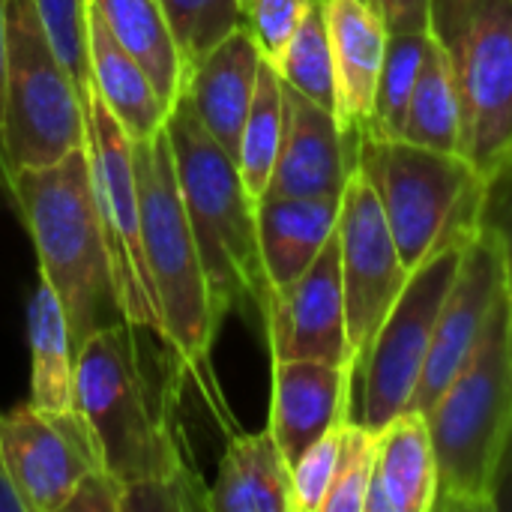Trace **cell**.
Instances as JSON below:
<instances>
[{
  "label": "cell",
  "mask_w": 512,
  "mask_h": 512,
  "mask_svg": "<svg viewBox=\"0 0 512 512\" xmlns=\"http://www.w3.org/2000/svg\"><path fill=\"white\" fill-rule=\"evenodd\" d=\"M150 336V327L120 318L78 348V411L102 468L126 486L195 468L177 420L189 369L165 339L153 345Z\"/></svg>",
  "instance_id": "1"
},
{
  "label": "cell",
  "mask_w": 512,
  "mask_h": 512,
  "mask_svg": "<svg viewBox=\"0 0 512 512\" xmlns=\"http://www.w3.org/2000/svg\"><path fill=\"white\" fill-rule=\"evenodd\" d=\"M12 204L33 240L39 279L54 288L78 351L96 330L123 318L87 147L54 165L18 171Z\"/></svg>",
  "instance_id": "2"
},
{
  "label": "cell",
  "mask_w": 512,
  "mask_h": 512,
  "mask_svg": "<svg viewBox=\"0 0 512 512\" xmlns=\"http://www.w3.org/2000/svg\"><path fill=\"white\" fill-rule=\"evenodd\" d=\"M180 195L207 273L219 321L234 309H255L264 321L273 288L258 246V216L234 156L201 126L180 96L165 123Z\"/></svg>",
  "instance_id": "3"
},
{
  "label": "cell",
  "mask_w": 512,
  "mask_h": 512,
  "mask_svg": "<svg viewBox=\"0 0 512 512\" xmlns=\"http://www.w3.org/2000/svg\"><path fill=\"white\" fill-rule=\"evenodd\" d=\"M438 456V510L492 512L495 480L512 432V300L492 321L441 399L426 411Z\"/></svg>",
  "instance_id": "4"
},
{
  "label": "cell",
  "mask_w": 512,
  "mask_h": 512,
  "mask_svg": "<svg viewBox=\"0 0 512 512\" xmlns=\"http://www.w3.org/2000/svg\"><path fill=\"white\" fill-rule=\"evenodd\" d=\"M357 171L372 183L408 270L483 228L489 183L462 153H441L405 138L363 135Z\"/></svg>",
  "instance_id": "5"
},
{
  "label": "cell",
  "mask_w": 512,
  "mask_h": 512,
  "mask_svg": "<svg viewBox=\"0 0 512 512\" xmlns=\"http://www.w3.org/2000/svg\"><path fill=\"white\" fill-rule=\"evenodd\" d=\"M132 150L141 192L144 252L159 300L162 339L174 348L189 375L210 387V351L222 321L213 312V297L180 195L168 132L162 129L147 141H132Z\"/></svg>",
  "instance_id": "6"
},
{
  "label": "cell",
  "mask_w": 512,
  "mask_h": 512,
  "mask_svg": "<svg viewBox=\"0 0 512 512\" xmlns=\"http://www.w3.org/2000/svg\"><path fill=\"white\" fill-rule=\"evenodd\" d=\"M87 129V105L45 36L36 0H6L3 144L12 174L87 147Z\"/></svg>",
  "instance_id": "7"
},
{
  "label": "cell",
  "mask_w": 512,
  "mask_h": 512,
  "mask_svg": "<svg viewBox=\"0 0 512 512\" xmlns=\"http://www.w3.org/2000/svg\"><path fill=\"white\" fill-rule=\"evenodd\" d=\"M468 243L444 246L417 270H411V279L384 318L369 354L354 369L360 387H354L357 408L351 411V420L378 432L399 414L411 411L429 360L441 306L450 294Z\"/></svg>",
  "instance_id": "8"
},
{
  "label": "cell",
  "mask_w": 512,
  "mask_h": 512,
  "mask_svg": "<svg viewBox=\"0 0 512 512\" xmlns=\"http://www.w3.org/2000/svg\"><path fill=\"white\" fill-rule=\"evenodd\" d=\"M450 57L462 111L459 153L492 183L512 168V0H480Z\"/></svg>",
  "instance_id": "9"
},
{
  "label": "cell",
  "mask_w": 512,
  "mask_h": 512,
  "mask_svg": "<svg viewBox=\"0 0 512 512\" xmlns=\"http://www.w3.org/2000/svg\"><path fill=\"white\" fill-rule=\"evenodd\" d=\"M87 153L96 186V207L114 267L117 297L123 318L141 327H150L162 336V315L153 288V276L144 252L141 228V192L135 174L132 138L96 96L87 99Z\"/></svg>",
  "instance_id": "10"
},
{
  "label": "cell",
  "mask_w": 512,
  "mask_h": 512,
  "mask_svg": "<svg viewBox=\"0 0 512 512\" xmlns=\"http://www.w3.org/2000/svg\"><path fill=\"white\" fill-rule=\"evenodd\" d=\"M339 267L345 291L348 339L354 369L369 354L384 318L405 291L411 270L393 240L381 201L363 171H354L339 204Z\"/></svg>",
  "instance_id": "11"
},
{
  "label": "cell",
  "mask_w": 512,
  "mask_h": 512,
  "mask_svg": "<svg viewBox=\"0 0 512 512\" xmlns=\"http://www.w3.org/2000/svg\"><path fill=\"white\" fill-rule=\"evenodd\" d=\"M0 450L27 512H63L75 486L102 468L96 435L81 411L54 414L33 402L0 411Z\"/></svg>",
  "instance_id": "12"
},
{
  "label": "cell",
  "mask_w": 512,
  "mask_h": 512,
  "mask_svg": "<svg viewBox=\"0 0 512 512\" xmlns=\"http://www.w3.org/2000/svg\"><path fill=\"white\" fill-rule=\"evenodd\" d=\"M504 291H507L504 249L495 231L483 222V231L468 243L459 273L441 306L435 339H432L429 360H426L420 387L414 393L411 411L426 414L450 387V381L465 369Z\"/></svg>",
  "instance_id": "13"
},
{
  "label": "cell",
  "mask_w": 512,
  "mask_h": 512,
  "mask_svg": "<svg viewBox=\"0 0 512 512\" xmlns=\"http://www.w3.org/2000/svg\"><path fill=\"white\" fill-rule=\"evenodd\" d=\"M264 330L273 360H321L354 372L336 234L297 282L273 291Z\"/></svg>",
  "instance_id": "14"
},
{
  "label": "cell",
  "mask_w": 512,
  "mask_h": 512,
  "mask_svg": "<svg viewBox=\"0 0 512 512\" xmlns=\"http://www.w3.org/2000/svg\"><path fill=\"white\" fill-rule=\"evenodd\" d=\"M357 144L333 111L285 84V129L267 195L339 201L357 171Z\"/></svg>",
  "instance_id": "15"
},
{
  "label": "cell",
  "mask_w": 512,
  "mask_h": 512,
  "mask_svg": "<svg viewBox=\"0 0 512 512\" xmlns=\"http://www.w3.org/2000/svg\"><path fill=\"white\" fill-rule=\"evenodd\" d=\"M354 372L321 360H273L270 423L288 465L324 438L330 429L351 420Z\"/></svg>",
  "instance_id": "16"
},
{
  "label": "cell",
  "mask_w": 512,
  "mask_h": 512,
  "mask_svg": "<svg viewBox=\"0 0 512 512\" xmlns=\"http://www.w3.org/2000/svg\"><path fill=\"white\" fill-rule=\"evenodd\" d=\"M261 51L246 27L234 30L213 51H207L183 81V99L201 120V126L237 159L243 123L249 117L258 75Z\"/></svg>",
  "instance_id": "17"
},
{
  "label": "cell",
  "mask_w": 512,
  "mask_h": 512,
  "mask_svg": "<svg viewBox=\"0 0 512 512\" xmlns=\"http://www.w3.org/2000/svg\"><path fill=\"white\" fill-rule=\"evenodd\" d=\"M324 6L336 72V117L348 135L360 138L372 117L390 30L363 0H324Z\"/></svg>",
  "instance_id": "18"
},
{
  "label": "cell",
  "mask_w": 512,
  "mask_h": 512,
  "mask_svg": "<svg viewBox=\"0 0 512 512\" xmlns=\"http://www.w3.org/2000/svg\"><path fill=\"white\" fill-rule=\"evenodd\" d=\"M438 510V456L429 420L405 411L375 432V471L366 492V512Z\"/></svg>",
  "instance_id": "19"
},
{
  "label": "cell",
  "mask_w": 512,
  "mask_h": 512,
  "mask_svg": "<svg viewBox=\"0 0 512 512\" xmlns=\"http://www.w3.org/2000/svg\"><path fill=\"white\" fill-rule=\"evenodd\" d=\"M339 201L333 198H273L258 201V246L273 291L297 282L333 240L339 225Z\"/></svg>",
  "instance_id": "20"
},
{
  "label": "cell",
  "mask_w": 512,
  "mask_h": 512,
  "mask_svg": "<svg viewBox=\"0 0 512 512\" xmlns=\"http://www.w3.org/2000/svg\"><path fill=\"white\" fill-rule=\"evenodd\" d=\"M87 39H90V72L93 90L123 126L132 141L159 135L168 123L171 105L159 96L144 66L117 42L102 15L87 3Z\"/></svg>",
  "instance_id": "21"
},
{
  "label": "cell",
  "mask_w": 512,
  "mask_h": 512,
  "mask_svg": "<svg viewBox=\"0 0 512 512\" xmlns=\"http://www.w3.org/2000/svg\"><path fill=\"white\" fill-rule=\"evenodd\" d=\"M210 512H291V465L270 429L228 441L210 486Z\"/></svg>",
  "instance_id": "22"
},
{
  "label": "cell",
  "mask_w": 512,
  "mask_h": 512,
  "mask_svg": "<svg viewBox=\"0 0 512 512\" xmlns=\"http://www.w3.org/2000/svg\"><path fill=\"white\" fill-rule=\"evenodd\" d=\"M30 402L42 411H78V351L54 288L39 279L27 306Z\"/></svg>",
  "instance_id": "23"
},
{
  "label": "cell",
  "mask_w": 512,
  "mask_h": 512,
  "mask_svg": "<svg viewBox=\"0 0 512 512\" xmlns=\"http://www.w3.org/2000/svg\"><path fill=\"white\" fill-rule=\"evenodd\" d=\"M87 3L102 15V21L117 36V42L144 66L159 96L174 108L177 99L183 96L186 63L180 57V48L171 36L159 0H87Z\"/></svg>",
  "instance_id": "24"
},
{
  "label": "cell",
  "mask_w": 512,
  "mask_h": 512,
  "mask_svg": "<svg viewBox=\"0 0 512 512\" xmlns=\"http://www.w3.org/2000/svg\"><path fill=\"white\" fill-rule=\"evenodd\" d=\"M402 138L441 153H459L462 141V111L450 48L432 33L426 57L408 102Z\"/></svg>",
  "instance_id": "25"
},
{
  "label": "cell",
  "mask_w": 512,
  "mask_h": 512,
  "mask_svg": "<svg viewBox=\"0 0 512 512\" xmlns=\"http://www.w3.org/2000/svg\"><path fill=\"white\" fill-rule=\"evenodd\" d=\"M282 129H285V84L273 63H261L255 99L249 108V117L243 123L240 147H237V171L249 192V198L258 204L273 180L279 147H282Z\"/></svg>",
  "instance_id": "26"
},
{
  "label": "cell",
  "mask_w": 512,
  "mask_h": 512,
  "mask_svg": "<svg viewBox=\"0 0 512 512\" xmlns=\"http://www.w3.org/2000/svg\"><path fill=\"white\" fill-rule=\"evenodd\" d=\"M276 72L291 90L303 93L315 105L336 114V72H333V48H330L324 0L312 3L300 30L288 42L285 54L279 57Z\"/></svg>",
  "instance_id": "27"
},
{
  "label": "cell",
  "mask_w": 512,
  "mask_h": 512,
  "mask_svg": "<svg viewBox=\"0 0 512 512\" xmlns=\"http://www.w3.org/2000/svg\"><path fill=\"white\" fill-rule=\"evenodd\" d=\"M429 36H432V30L390 33L384 66H381V78H378V90H375L372 117H369V126H366L363 135L402 138L408 102H411V93H414L423 57H426Z\"/></svg>",
  "instance_id": "28"
},
{
  "label": "cell",
  "mask_w": 512,
  "mask_h": 512,
  "mask_svg": "<svg viewBox=\"0 0 512 512\" xmlns=\"http://www.w3.org/2000/svg\"><path fill=\"white\" fill-rule=\"evenodd\" d=\"M186 72L234 30L246 27L243 0H159Z\"/></svg>",
  "instance_id": "29"
},
{
  "label": "cell",
  "mask_w": 512,
  "mask_h": 512,
  "mask_svg": "<svg viewBox=\"0 0 512 512\" xmlns=\"http://www.w3.org/2000/svg\"><path fill=\"white\" fill-rule=\"evenodd\" d=\"M36 12L60 66L69 72L81 102L87 105V99L93 96L87 0H36Z\"/></svg>",
  "instance_id": "30"
},
{
  "label": "cell",
  "mask_w": 512,
  "mask_h": 512,
  "mask_svg": "<svg viewBox=\"0 0 512 512\" xmlns=\"http://www.w3.org/2000/svg\"><path fill=\"white\" fill-rule=\"evenodd\" d=\"M375 471V432L357 420L345 423L336 480L321 512H366V492Z\"/></svg>",
  "instance_id": "31"
},
{
  "label": "cell",
  "mask_w": 512,
  "mask_h": 512,
  "mask_svg": "<svg viewBox=\"0 0 512 512\" xmlns=\"http://www.w3.org/2000/svg\"><path fill=\"white\" fill-rule=\"evenodd\" d=\"M123 512H210V486L198 468L126 486Z\"/></svg>",
  "instance_id": "32"
},
{
  "label": "cell",
  "mask_w": 512,
  "mask_h": 512,
  "mask_svg": "<svg viewBox=\"0 0 512 512\" xmlns=\"http://www.w3.org/2000/svg\"><path fill=\"white\" fill-rule=\"evenodd\" d=\"M345 423L330 429L324 438L306 447L297 462H291V512H321L324 498L336 480Z\"/></svg>",
  "instance_id": "33"
},
{
  "label": "cell",
  "mask_w": 512,
  "mask_h": 512,
  "mask_svg": "<svg viewBox=\"0 0 512 512\" xmlns=\"http://www.w3.org/2000/svg\"><path fill=\"white\" fill-rule=\"evenodd\" d=\"M315 0H243L246 30L252 33L261 57L267 63H279L288 42L300 30Z\"/></svg>",
  "instance_id": "34"
},
{
  "label": "cell",
  "mask_w": 512,
  "mask_h": 512,
  "mask_svg": "<svg viewBox=\"0 0 512 512\" xmlns=\"http://www.w3.org/2000/svg\"><path fill=\"white\" fill-rule=\"evenodd\" d=\"M123 498L126 483L117 480L111 471L96 468L75 486L63 512H123Z\"/></svg>",
  "instance_id": "35"
},
{
  "label": "cell",
  "mask_w": 512,
  "mask_h": 512,
  "mask_svg": "<svg viewBox=\"0 0 512 512\" xmlns=\"http://www.w3.org/2000/svg\"><path fill=\"white\" fill-rule=\"evenodd\" d=\"M483 222L495 231L501 249H504V267H507V291L512 300V168L504 171L498 180L489 183L486 213Z\"/></svg>",
  "instance_id": "36"
},
{
  "label": "cell",
  "mask_w": 512,
  "mask_h": 512,
  "mask_svg": "<svg viewBox=\"0 0 512 512\" xmlns=\"http://www.w3.org/2000/svg\"><path fill=\"white\" fill-rule=\"evenodd\" d=\"M381 15L390 33L432 30V0H363Z\"/></svg>",
  "instance_id": "37"
},
{
  "label": "cell",
  "mask_w": 512,
  "mask_h": 512,
  "mask_svg": "<svg viewBox=\"0 0 512 512\" xmlns=\"http://www.w3.org/2000/svg\"><path fill=\"white\" fill-rule=\"evenodd\" d=\"M477 3L480 0H432V33L450 48L462 36Z\"/></svg>",
  "instance_id": "38"
},
{
  "label": "cell",
  "mask_w": 512,
  "mask_h": 512,
  "mask_svg": "<svg viewBox=\"0 0 512 512\" xmlns=\"http://www.w3.org/2000/svg\"><path fill=\"white\" fill-rule=\"evenodd\" d=\"M3 114H6V0H0V192L12 204V189H15V174L6 159V144H3Z\"/></svg>",
  "instance_id": "39"
},
{
  "label": "cell",
  "mask_w": 512,
  "mask_h": 512,
  "mask_svg": "<svg viewBox=\"0 0 512 512\" xmlns=\"http://www.w3.org/2000/svg\"><path fill=\"white\" fill-rule=\"evenodd\" d=\"M492 512H512V462L498 471L495 498H492Z\"/></svg>",
  "instance_id": "40"
},
{
  "label": "cell",
  "mask_w": 512,
  "mask_h": 512,
  "mask_svg": "<svg viewBox=\"0 0 512 512\" xmlns=\"http://www.w3.org/2000/svg\"><path fill=\"white\" fill-rule=\"evenodd\" d=\"M0 512H27L24 510V501L18 498L12 480H9V471H6V462H3V450H0Z\"/></svg>",
  "instance_id": "41"
}]
</instances>
